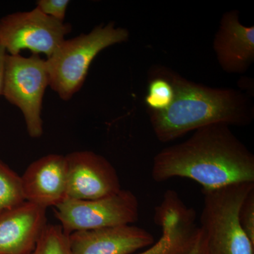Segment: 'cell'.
<instances>
[{"label": "cell", "mask_w": 254, "mask_h": 254, "mask_svg": "<svg viewBox=\"0 0 254 254\" xmlns=\"http://www.w3.org/2000/svg\"><path fill=\"white\" fill-rule=\"evenodd\" d=\"M229 127H203L186 141L164 148L153 159V180L190 179L203 190L254 182V155Z\"/></svg>", "instance_id": "cell-1"}, {"label": "cell", "mask_w": 254, "mask_h": 254, "mask_svg": "<svg viewBox=\"0 0 254 254\" xmlns=\"http://www.w3.org/2000/svg\"><path fill=\"white\" fill-rule=\"evenodd\" d=\"M163 75L173 85L174 98L166 109L150 111V124L159 141H174L210 125L252 123L253 110L239 92L203 86L169 71Z\"/></svg>", "instance_id": "cell-2"}, {"label": "cell", "mask_w": 254, "mask_h": 254, "mask_svg": "<svg viewBox=\"0 0 254 254\" xmlns=\"http://www.w3.org/2000/svg\"><path fill=\"white\" fill-rule=\"evenodd\" d=\"M128 37L127 29L109 23L86 34L65 39L46 59L49 86L62 100H71L81 89L97 55L108 47L126 42Z\"/></svg>", "instance_id": "cell-3"}, {"label": "cell", "mask_w": 254, "mask_h": 254, "mask_svg": "<svg viewBox=\"0 0 254 254\" xmlns=\"http://www.w3.org/2000/svg\"><path fill=\"white\" fill-rule=\"evenodd\" d=\"M253 190L254 182H243L202 190L199 227L208 254H254V244L244 232L239 216L241 205Z\"/></svg>", "instance_id": "cell-4"}, {"label": "cell", "mask_w": 254, "mask_h": 254, "mask_svg": "<svg viewBox=\"0 0 254 254\" xmlns=\"http://www.w3.org/2000/svg\"><path fill=\"white\" fill-rule=\"evenodd\" d=\"M49 86L46 60L40 55L23 57L8 54L2 95L21 110L31 138L43 133V98Z\"/></svg>", "instance_id": "cell-5"}, {"label": "cell", "mask_w": 254, "mask_h": 254, "mask_svg": "<svg viewBox=\"0 0 254 254\" xmlns=\"http://www.w3.org/2000/svg\"><path fill=\"white\" fill-rule=\"evenodd\" d=\"M55 215L67 235L77 231L131 225L138 220L139 202L129 190L93 200L66 198L55 206Z\"/></svg>", "instance_id": "cell-6"}, {"label": "cell", "mask_w": 254, "mask_h": 254, "mask_svg": "<svg viewBox=\"0 0 254 254\" xmlns=\"http://www.w3.org/2000/svg\"><path fill=\"white\" fill-rule=\"evenodd\" d=\"M71 31L69 23L55 20L35 8L0 19V44L9 55L29 50L33 55L44 54L49 58Z\"/></svg>", "instance_id": "cell-7"}, {"label": "cell", "mask_w": 254, "mask_h": 254, "mask_svg": "<svg viewBox=\"0 0 254 254\" xmlns=\"http://www.w3.org/2000/svg\"><path fill=\"white\" fill-rule=\"evenodd\" d=\"M65 157L66 198L98 199L122 190L116 169L105 157L90 150H78Z\"/></svg>", "instance_id": "cell-8"}, {"label": "cell", "mask_w": 254, "mask_h": 254, "mask_svg": "<svg viewBox=\"0 0 254 254\" xmlns=\"http://www.w3.org/2000/svg\"><path fill=\"white\" fill-rule=\"evenodd\" d=\"M154 220L161 228V237L138 254L185 253L194 244L199 233L194 210L188 208L173 190L165 192L163 201L155 208Z\"/></svg>", "instance_id": "cell-9"}, {"label": "cell", "mask_w": 254, "mask_h": 254, "mask_svg": "<svg viewBox=\"0 0 254 254\" xmlns=\"http://www.w3.org/2000/svg\"><path fill=\"white\" fill-rule=\"evenodd\" d=\"M68 241L73 254H131L155 243L151 233L132 225L74 232Z\"/></svg>", "instance_id": "cell-10"}, {"label": "cell", "mask_w": 254, "mask_h": 254, "mask_svg": "<svg viewBox=\"0 0 254 254\" xmlns=\"http://www.w3.org/2000/svg\"><path fill=\"white\" fill-rule=\"evenodd\" d=\"M26 201L43 208L55 207L66 198L65 155H45L33 162L21 176Z\"/></svg>", "instance_id": "cell-11"}, {"label": "cell", "mask_w": 254, "mask_h": 254, "mask_svg": "<svg viewBox=\"0 0 254 254\" xmlns=\"http://www.w3.org/2000/svg\"><path fill=\"white\" fill-rule=\"evenodd\" d=\"M47 208L23 202L0 215V254H28L48 225Z\"/></svg>", "instance_id": "cell-12"}, {"label": "cell", "mask_w": 254, "mask_h": 254, "mask_svg": "<svg viewBox=\"0 0 254 254\" xmlns=\"http://www.w3.org/2000/svg\"><path fill=\"white\" fill-rule=\"evenodd\" d=\"M219 63L229 73H243L254 60V27L239 21L236 11L224 14L214 41Z\"/></svg>", "instance_id": "cell-13"}, {"label": "cell", "mask_w": 254, "mask_h": 254, "mask_svg": "<svg viewBox=\"0 0 254 254\" xmlns=\"http://www.w3.org/2000/svg\"><path fill=\"white\" fill-rule=\"evenodd\" d=\"M25 201L21 177L0 160V215Z\"/></svg>", "instance_id": "cell-14"}, {"label": "cell", "mask_w": 254, "mask_h": 254, "mask_svg": "<svg viewBox=\"0 0 254 254\" xmlns=\"http://www.w3.org/2000/svg\"><path fill=\"white\" fill-rule=\"evenodd\" d=\"M28 254H73L68 235L60 225L48 224L34 250Z\"/></svg>", "instance_id": "cell-15"}, {"label": "cell", "mask_w": 254, "mask_h": 254, "mask_svg": "<svg viewBox=\"0 0 254 254\" xmlns=\"http://www.w3.org/2000/svg\"><path fill=\"white\" fill-rule=\"evenodd\" d=\"M173 98V85L163 75H159L150 81L148 95L145 97V103L149 107V110H165L171 104Z\"/></svg>", "instance_id": "cell-16"}, {"label": "cell", "mask_w": 254, "mask_h": 254, "mask_svg": "<svg viewBox=\"0 0 254 254\" xmlns=\"http://www.w3.org/2000/svg\"><path fill=\"white\" fill-rule=\"evenodd\" d=\"M239 216L244 232L254 244V190H251L241 205Z\"/></svg>", "instance_id": "cell-17"}, {"label": "cell", "mask_w": 254, "mask_h": 254, "mask_svg": "<svg viewBox=\"0 0 254 254\" xmlns=\"http://www.w3.org/2000/svg\"><path fill=\"white\" fill-rule=\"evenodd\" d=\"M69 4L68 0H38L36 1V8L46 16L64 22Z\"/></svg>", "instance_id": "cell-18"}, {"label": "cell", "mask_w": 254, "mask_h": 254, "mask_svg": "<svg viewBox=\"0 0 254 254\" xmlns=\"http://www.w3.org/2000/svg\"><path fill=\"white\" fill-rule=\"evenodd\" d=\"M182 254H208L206 238L201 229L200 228L199 233L194 244L190 250Z\"/></svg>", "instance_id": "cell-19"}, {"label": "cell", "mask_w": 254, "mask_h": 254, "mask_svg": "<svg viewBox=\"0 0 254 254\" xmlns=\"http://www.w3.org/2000/svg\"><path fill=\"white\" fill-rule=\"evenodd\" d=\"M8 53L4 47L0 44V96L2 95L4 87L5 69H6V58Z\"/></svg>", "instance_id": "cell-20"}]
</instances>
